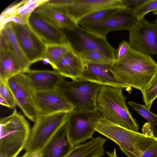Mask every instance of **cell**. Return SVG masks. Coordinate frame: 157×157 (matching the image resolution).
I'll list each match as a JSON object with an SVG mask.
<instances>
[{"label":"cell","mask_w":157,"mask_h":157,"mask_svg":"<svg viewBox=\"0 0 157 157\" xmlns=\"http://www.w3.org/2000/svg\"><path fill=\"white\" fill-rule=\"evenodd\" d=\"M124 88L101 85L97 98L98 110L102 117L113 124L138 132L139 125L127 105Z\"/></svg>","instance_id":"3"},{"label":"cell","mask_w":157,"mask_h":157,"mask_svg":"<svg viewBox=\"0 0 157 157\" xmlns=\"http://www.w3.org/2000/svg\"><path fill=\"white\" fill-rule=\"evenodd\" d=\"M153 14L154 15H157V11H154L153 13ZM155 22L156 24H157V17L155 20Z\"/></svg>","instance_id":"37"},{"label":"cell","mask_w":157,"mask_h":157,"mask_svg":"<svg viewBox=\"0 0 157 157\" xmlns=\"http://www.w3.org/2000/svg\"><path fill=\"white\" fill-rule=\"evenodd\" d=\"M78 79L101 85L125 88L112 74L109 69V66L102 64L84 62L83 70Z\"/></svg>","instance_id":"16"},{"label":"cell","mask_w":157,"mask_h":157,"mask_svg":"<svg viewBox=\"0 0 157 157\" xmlns=\"http://www.w3.org/2000/svg\"><path fill=\"white\" fill-rule=\"evenodd\" d=\"M122 6H114L102 9L82 17L77 21L79 25L101 21L111 17L121 10Z\"/></svg>","instance_id":"24"},{"label":"cell","mask_w":157,"mask_h":157,"mask_svg":"<svg viewBox=\"0 0 157 157\" xmlns=\"http://www.w3.org/2000/svg\"><path fill=\"white\" fill-rule=\"evenodd\" d=\"M84 62L110 66L115 60L96 51H87L78 53Z\"/></svg>","instance_id":"27"},{"label":"cell","mask_w":157,"mask_h":157,"mask_svg":"<svg viewBox=\"0 0 157 157\" xmlns=\"http://www.w3.org/2000/svg\"><path fill=\"white\" fill-rule=\"evenodd\" d=\"M47 1L39 5L34 11L62 30H68L78 25L64 8Z\"/></svg>","instance_id":"17"},{"label":"cell","mask_w":157,"mask_h":157,"mask_svg":"<svg viewBox=\"0 0 157 157\" xmlns=\"http://www.w3.org/2000/svg\"><path fill=\"white\" fill-rule=\"evenodd\" d=\"M69 113L39 115L31 129L24 149L26 152L41 151L59 129L67 121Z\"/></svg>","instance_id":"6"},{"label":"cell","mask_w":157,"mask_h":157,"mask_svg":"<svg viewBox=\"0 0 157 157\" xmlns=\"http://www.w3.org/2000/svg\"><path fill=\"white\" fill-rule=\"evenodd\" d=\"M0 98L8 104L9 108L13 109L16 105L13 94L6 82L0 79Z\"/></svg>","instance_id":"31"},{"label":"cell","mask_w":157,"mask_h":157,"mask_svg":"<svg viewBox=\"0 0 157 157\" xmlns=\"http://www.w3.org/2000/svg\"><path fill=\"white\" fill-rule=\"evenodd\" d=\"M101 86L80 79L67 81L63 78L56 89L64 96L74 110L93 111L98 110L97 98Z\"/></svg>","instance_id":"5"},{"label":"cell","mask_w":157,"mask_h":157,"mask_svg":"<svg viewBox=\"0 0 157 157\" xmlns=\"http://www.w3.org/2000/svg\"><path fill=\"white\" fill-rule=\"evenodd\" d=\"M20 157H43L41 151H36L32 152H26Z\"/></svg>","instance_id":"35"},{"label":"cell","mask_w":157,"mask_h":157,"mask_svg":"<svg viewBox=\"0 0 157 157\" xmlns=\"http://www.w3.org/2000/svg\"><path fill=\"white\" fill-rule=\"evenodd\" d=\"M35 99L39 115L60 112L69 113L74 110L64 96L57 90L36 92Z\"/></svg>","instance_id":"15"},{"label":"cell","mask_w":157,"mask_h":157,"mask_svg":"<svg viewBox=\"0 0 157 157\" xmlns=\"http://www.w3.org/2000/svg\"><path fill=\"white\" fill-rule=\"evenodd\" d=\"M46 1V0H26L13 15L17 16L24 23H27L30 15L34 10L40 4Z\"/></svg>","instance_id":"29"},{"label":"cell","mask_w":157,"mask_h":157,"mask_svg":"<svg viewBox=\"0 0 157 157\" xmlns=\"http://www.w3.org/2000/svg\"><path fill=\"white\" fill-rule=\"evenodd\" d=\"M26 74L35 92L54 90L63 77L56 71L31 70Z\"/></svg>","instance_id":"20"},{"label":"cell","mask_w":157,"mask_h":157,"mask_svg":"<svg viewBox=\"0 0 157 157\" xmlns=\"http://www.w3.org/2000/svg\"><path fill=\"white\" fill-rule=\"evenodd\" d=\"M140 21L133 11L124 9L104 20L79 25L96 35L106 37L107 34L113 31L126 30L130 31L136 28Z\"/></svg>","instance_id":"10"},{"label":"cell","mask_w":157,"mask_h":157,"mask_svg":"<svg viewBox=\"0 0 157 157\" xmlns=\"http://www.w3.org/2000/svg\"><path fill=\"white\" fill-rule=\"evenodd\" d=\"M133 109L141 115L147 122L152 131L155 133V127L157 125V115L151 112L145 105L137 103L133 101L128 103Z\"/></svg>","instance_id":"26"},{"label":"cell","mask_w":157,"mask_h":157,"mask_svg":"<svg viewBox=\"0 0 157 157\" xmlns=\"http://www.w3.org/2000/svg\"><path fill=\"white\" fill-rule=\"evenodd\" d=\"M27 23L46 44L71 46L62 29L52 24L34 11L30 15Z\"/></svg>","instance_id":"14"},{"label":"cell","mask_w":157,"mask_h":157,"mask_svg":"<svg viewBox=\"0 0 157 157\" xmlns=\"http://www.w3.org/2000/svg\"><path fill=\"white\" fill-rule=\"evenodd\" d=\"M105 138L99 136L73 147L64 157H102L104 154Z\"/></svg>","instance_id":"22"},{"label":"cell","mask_w":157,"mask_h":157,"mask_svg":"<svg viewBox=\"0 0 157 157\" xmlns=\"http://www.w3.org/2000/svg\"><path fill=\"white\" fill-rule=\"evenodd\" d=\"M113 75L125 88L140 91L151 82L157 72V63L150 56L131 48L121 60L109 66Z\"/></svg>","instance_id":"1"},{"label":"cell","mask_w":157,"mask_h":157,"mask_svg":"<svg viewBox=\"0 0 157 157\" xmlns=\"http://www.w3.org/2000/svg\"><path fill=\"white\" fill-rule=\"evenodd\" d=\"M103 117L98 110L93 111L74 110L69 113L68 134L73 147L92 139L96 126Z\"/></svg>","instance_id":"7"},{"label":"cell","mask_w":157,"mask_h":157,"mask_svg":"<svg viewBox=\"0 0 157 157\" xmlns=\"http://www.w3.org/2000/svg\"><path fill=\"white\" fill-rule=\"evenodd\" d=\"M10 22L24 52L31 64L44 60L46 44L28 23L19 24Z\"/></svg>","instance_id":"11"},{"label":"cell","mask_w":157,"mask_h":157,"mask_svg":"<svg viewBox=\"0 0 157 157\" xmlns=\"http://www.w3.org/2000/svg\"><path fill=\"white\" fill-rule=\"evenodd\" d=\"M139 157H157V144L144 152Z\"/></svg>","instance_id":"34"},{"label":"cell","mask_w":157,"mask_h":157,"mask_svg":"<svg viewBox=\"0 0 157 157\" xmlns=\"http://www.w3.org/2000/svg\"><path fill=\"white\" fill-rule=\"evenodd\" d=\"M71 46L61 44H46L44 59L54 69L59 60L69 51L72 49Z\"/></svg>","instance_id":"25"},{"label":"cell","mask_w":157,"mask_h":157,"mask_svg":"<svg viewBox=\"0 0 157 157\" xmlns=\"http://www.w3.org/2000/svg\"><path fill=\"white\" fill-rule=\"evenodd\" d=\"M12 93L16 105L30 121L35 122L39 114L35 101V91L27 75H17L6 82Z\"/></svg>","instance_id":"8"},{"label":"cell","mask_w":157,"mask_h":157,"mask_svg":"<svg viewBox=\"0 0 157 157\" xmlns=\"http://www.w3.org/2000/svg\"><path fill=\"white\" fill-rule=\"evenodd\" d=\"M153 11H157V0H147L133 12L136 17L140 20L147 14Z\"/></svg>","instance_id":"30"},{"label":"cell","mask_w":157,"mask_h":157,"mask_svg":"<svg viewBox=\"0 0 157 157\" xmlns=\"http://www.w3.org/2000/svg\"><path fill=\"white\" fill-rule=\"evenodd\" d=\"M48 2L64 8L77 22L81 18L98 10L122 6V0H50Z\"/></svg>","instance_id":"13"},{"label":"cell","mask_w":157,"mask_h":157,"mask_svg":"<svg viewBox=\"0 0 157 157\" xmlns=\"http://www.w3.org/2000/svg\"><path fill=\"white\" fill-rule=\"evenodd\" d=\"M129 43L131 48L147 55H157V24L144 18L129 31Z\"/></svg>","instance_id":"12"},{"label":"cell","mask_w":157,"mask_h":157,"mask_svg":"<svg viewBox=\"0 0 157 157\" xmlns=\"http://www.w3.org/2000/svg\"><path fill=\"white\" fill-rule=\"evenodd\" d=\"M147 0H122L125 8L133 12L139 6L146 2Z\"/></svg>","instance_id":"33"},{"label":"cell","mask_w":157,"mask_h":157,"mask_svg":"<svg viewBox=\"0 0 157 157\" xmlns=\"http://www.w3.org/2000/svg\"><path fill=\"white\" fill-rule=\"evenodd\" d=\"M73 147L68 134L67 121L59 129L41 150L43 157H64Z\"/></svg>","instance_id":"18"},{"label":"cell","mask_w":157,"mask_h":157,"mask_svg":"<svg viewBox=\"0 0 157 157\" xmlns=\"http://www.w3.org/2000/svg\"><path fill=\"white\" fill-rule=\"evenodd\" d=\"M140 91L144 105L150 109L157 98V72L150 83Z\"/></svg>","instance_id":"28"},{"label":"cell","mask_w":157,"mask_h":157,"mask_svg":"<svg viewBox=\"0 0 157 157\" xmlns=\"http://www.w3.org/2000/svg\"><path fill=\"white\" fill-rule=\"evenodd\" d=\"M106 153L109 157H117L116 150L115 148L114 149L113 152L106 151Z\"/></svg>","instance_id":"36"},{"label":"cell","mask_w":157,"mask_h":157,"mask_svg":"<svg viewBox=\"0 0 157 157\" xmlns=\"http://www.w3.org/2000/svg\"><path fill=\"white\" fill-rule=\"evenodd\" d=\"M71 34L69 40L73 49L79 53L87 51H95L115 60V49L109 44L106 37L96 35L83 28L78 25L65 30Z\"/></svg>","instance_id":"9"},{"label":"cell","mask_w":157,"mask_h":157,"mask_svg":"<svg viewBox=\"0 0 157 157\" xmlns=\"http://www.w3.org/2000/svg\"><path fill=\"white\" fill-rule=\"evenodd\" d=\"M84 66V61L72 48L59 60L54 69L63 77L75 80L81 77Z\"/></svg>","instance_id":"19"},{"label":"cell","mask_w":157,"mask_h":157,"mask_svg":"<svg viewBox=\"0 0 157 157\" xmlns=\"http://www.w3.org/2000/svg\"><path fill=\"white\" fill-rule=\"evenodd\" d=\"M0 33L6 39L10 49L20 63L25 73H26L30 69L31 64L24 52L10 21L0 26Z\"/></svg>","instance_id":"23"},{"label":"cell","mask_w":157,"mask_h":157,"mask_svg":"<svg viewBox=\"0 0 157 157\" xmlns=\"http://www.w3.org/2000/svg\"><path fill=\"white\" fill-rule=\"evenodd\" d=\"M25 73L9 47L0 48V79L5 82L17 75Z\"/></svg>","instance_id":"21"},{"label":"cell","mask_w":157,"mask_h":157,"mask_svg":"<svg viewBox=\"0 0 157 157\" xmlns=\"http://www.w3.org/2000/svg\"><path fill=\"white\" fill-rule=\"evenodd\" d=\"M131 48L129 43L126 40L122 41L117 48L115 50L116 61L119 60L123 58Z\"/></svg>","instance_id":"32"},{"label":"cell","mask_w":157,"mask_h":157,"mask_svg":"<svg viewBox=\"0 0 157 157\" xmlns=\"http://www.w3.org/2000/svg\"><path fill=\"white\" fill-rule=\"evenodd\" d=\"M95 131L117 144L127 157H139L157 144L156 136L125 128L103 117L98 123Z\"/></svg>","instance_id":"2"},{"label":"cell","mask_w":157,"mask_h":157,"mask_svg":"<svg viewBox=\"0 0 157 157\" xmlns=\"http://www.w3.org/2000/svg\"><path fill=\"white\" fill-rule=\"evenodd\" d=\"M0 157H17L24 149L31 129L29 122L16 109L0 121Z\"/></svg>","instance_id":"4"}]
</instances>
